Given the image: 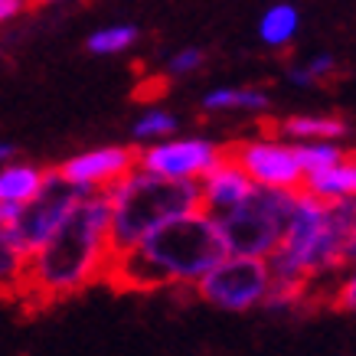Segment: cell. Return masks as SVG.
<instances>
[{
  "instance_id": "6da1fadb",
  "label": "cell",
  "mask_w": 356,
  "mask_h": 356,
  "mask_svg": "<svg viewBox=\"0 0 356 356\" xmlns=\"http://www.w3.org/2000/svg\"><path fill=\"white\" fill-rule=\"evenodd\" d=\"M108 255V193L92 190L79 196L43 245L30 252L17 304L23 314H43L92 284H102Z\"/></svg>"
},
{
  "instance_id": "7a4b0ae2",
  "label": "cell",
  "mask_w": 356,
  "mask_h": 356,
  "mask_svg": "<svg viewBox=\"0 0 356 356\" xmlns=\"http://www.w3.org/2000/svg\"><path fill=\"white\" fill-rule=\"evenodd\" d=\"M226 255L216 219L206 209H190L167 219L124 252H111L102 284L111 291H163L190 288L200 275Z\"/></svg>"
},
{
  "instance_id": "3957f363",
  "label": "cell",
  "mask_w": 356,
  "mask_h": 356,
  "mask_svg": "<svg viewBox=\"0 0 356 356\" xmlns=\"http://www.w3.org/2000/svg\"><path fill=\"white\" fill-rule=\"evenodd\" d=\"M108 245L124 252L167 219L200 206V180H167L134 167L108 190Z\"/></svg>"
},
{
  "instance_id": "277c9868",
  "label": "cell",
  "mask_w": 356,
  "mask_h": 356,
  "mask_svg": "<svg viewBox=\"0 0 356 356\" xmlns=\"http://www.w3.org/2000/svg\"><path fill=\"white\" fill-rule=\"evenodd\" d=\"M294 200H298V190H275V186L255 184L245 200H238L232 209L216 216L226 252L268 259L288 232Z\"/></svg>"
},
{
  "instance_id": "5b68a950",
  "label": "cell",
  "mask_w": 356,
  "mask_h": 356,
  "mask_svg": "<svg viewBox=\"0 0 356 356\" xmlns=\"http://www.w3.org/2000/svg\"><path fill=\"white\" fill-rule=\"evenodd\" d=\"M271 288L268 259L259 255H232L226 252L213 268L200 275L190 284V291L209 307L229 314H245L252 307H261Z\"/></svg>"
},
{
  "instance_id": "8992f818",
  "label": "cell",
  "mask_w": 356,
  "mask_h": 356,
  "mask_svg": "<svg viewBox=\"0 0 356 356\" xmlns=\"http://www.w3.org/2000/svg\"><path fill=\"white\" fill-rule=\"evenodd\" d=\"M229 161H236L242 170L252 177V184L275 186V190H301L304 186V167L298 161L294 147L281 144L275 138H248L222 147Z\"/></svg>"
},
{
  "instance_id": "52a82bcc",
  "label": "cell",
  "mask_w": 356,
  "mask_h": 356,
  "mask_svg": "<svg viewBox=\"0 0 356 356\" xmlns=\"http://www.w3.org/2000/svg\"><path fill=\"white\" fill-rule=\"evenodd\" d=\"M79 196H82L79 186L65 184L59 173L49 170L43 190L33 196V200H26V203L20 206V213L13 216V222L7 226L10 229V236L17 238L26 252L40 248L46 242V236H49V232L65 219V213L79 203Z\"/></svg>"
},
{
  "instance_id": "ba28073f",
  "label": "cell",
  "mask_w": 356,
  "mask_h": 356,
  "mask_svg": "<svg viewBox=\"0 0 356 356\" xmlns=\"http://www.w3.org/2000/svg\"><path fill=\"white\" fill-rule=\"evenodd\" d=\"M222 157V147L206 138L161 140L154 147L138 151V167L167 177V180H200Z\"/></svg>"
},
{
  "instance_id": "9c48e42d",
  "label": "cell",
  "mask_w": 356,
  "mask_h": 356,
  "mask_svg": "<svg viewBox=\"0 0 356 356\" xmlns=\"http://www.w3.org/2000/svg\"><path fill=\"white\" fill-rule=\"evenodd\" d=\"M138 167V151L134 147H95V151L76 154L53 167L65 184L79 186L82 193L92 190H108L111 184H118L128 170Z\"/></svg>"
},
{
  "instance_id": "30bf717a",
  "label": "cell",
  "mask_w": 356,
  "mask_h": 356,
  "mask_svg": "<svg viewBox=\"0 0 356 356\" xmlns=\"http://www.w3.org/2000/svg\"><path fill=\"white\" fill-rule=\"evenodd\" d=\"M252 177H248L236 161H229L226 154L219 157L209 170L200 177V209H206L216 219L219 213H226L238 200H245L252 193Z\"/></svg>"
},
{
  "instance_id": "8fae6325",
  "label": "cell",
  "mask_w": 356,
  "mask_h": 356,
  "mask_svg": "<svg viewBox=\"0 0 356 356\" xmlns=\"http://www.w3.org/2000/svg\"><path fill=\"white\" fill-rule=\"evenodd\" d=\"M265 138H291V140H334L346 134V121L330 115H291V118L259 121Z\"/></svg>"
},
{
  "instance_id": "7c38bea8",
  "label": "cell",
  "mask_w": 356,
  "mask_h": 356,
  "mask_svg": "<svg viewBox=\"0 0 356 356\" xmlns=\"http://www.w3.org/2000/svg\"><path fill=\"white\" fill-rule=\"evenodd\" d=\"M301 190H307L311 196L324 200V203L353 196V190H356V154H343V157L337 163H330V167L304 173Z\"/></svg>"
},
{
  "instance_id": "4fadbf2b",
  "label": "cell",
  "mask_w": 356,
  "mask_h": 356,
  "mask_svg": "<svg viewBox=\"0 0 356 356\" xmlns=\"http://www.w3.org/2000/svg\"><path fill=\"white\" fill-rule=\"evenodd\" d=\"M26 259H30V252L10 236V229L0 226V301H20Z\"/></svg>"
},
{
  "instance_id": "5bb4252c",
  "label": "cell",
  "mask_w": 356,
  "mask_h": 356,
  "mask_svg": "<svg viewBox=\"0 0 356 356\" xmlns=\"http://www.w3.org/2000/svg\"><path fill=\"white\" fill-rule=\"evenodd\" d=\"M49 167H36V163H10L0 167V203H17L23 206L26 200L43 190Z\"/></svg>"
},
{
  "instance_id": "9a60e30c",
  "label": "cell",
  "mask_w": 356,
  "mask_h": 356,
  "mask_svg": "<svg viewBox=\"0 0 356 356\" xmlns=\"http://www.w3.org/2000/svg\"><path fill=\"white\" fill-rule=\"evenodd\" d=\"M206 111H265L268 95L259 88H213L203 95Z\"/></svg>"
},
{
  "instance_id": "2e32d148",
  "label": "cell",
  "mask_w": 356,
  "mask_h": 356,
  "mask_svg": "<svg viewBox=\"0 0 356 356\" xmlns=\"http://www.w3.org/2000/svg\"><path fill=\"white\" fill-rule=\"evenodd\" d=\"M294 33H298V10H294L291 3H275V7H268L259 23L261 43L275 46V49L291 43Z\"/></svg>"
},
{
  "instance_id": "e0dca14e",
  "label": "cell",
  "mask_w": 356,
  "mask_h": 356,
  "mask_svg": "<svg viewBox=\"0 0 356 356\" xmlns=\"http://www.w3.org/2000/svg\"><path fill=\"white\" fill-rule=\"evenodd\" d=\"M134 40H138V26L118 23V26H105V30L92 33L86 40V49L92 56H115V53H124Z\"/></svg>"
},
{
  "instance_id": "ac0fdd59",
  "label": "cell",
  "mask_w": 356,
  "mask_h": 356,
  "mask_svg": "<svg viewBox=\"0 0 356 356\" xmlns=\"http://www.w3.org/2000/svg\"><path fill=\"white\" fill-rule=\"evenodd\" d=\"M294 154H298L304 173L321 170V167H330V163H337L340 157H343V151H340L337 144H330V140H304V144L294 147Z\"/></svg>"
},
{
  "instance_id": "d6986e66",
  "label": "cell",
  "mask_w": 356,
  "mask_h": 356,
  "mask_svg": "<svg viewBox=\"0 0 356 356\" xmlns=\"http://www.w3.org/2000/svg\"><path fill=\"white\" fill-rule=\"evenodd\" d=\"M177 131V118L170 111H161V108H151L147 115H140L134 121V138L138 140H157V138H167Z\"/></svg>"
},
{
  "instance_id": "ffe728a7",
  "label": "cell",
  "mask_w": 356,
  "mask_h": 356,
  "mask_svg": "<svg viewBox=\"0 0 356 356\" xmlns=\"http://www.w3.org/2000/svg\"><path fill=\"white\" fill-rule=\"evenodd\" d=\"M327 304H330L334 311L356 314V265L343 268V275L334 281V288L327 294Z\"/></svg>"
},
{
  "instance_id": "44dd1931",
  "label": "cell",
  "mask_w": 356,
  "mask_h": 356,
  "mask_svg": "<svg viewBox=\"0 0 356 356\" xmlns=\"http://www.w3.org/2000/svg\"><path fill=\"white\" fill-rule=\"evenodd\" d=\"M334 72H337V59L330 53H324V56H317V59H311L304 69H291V82H298V86H314V82L330 79Z\"/></svg>"
},
{
  "instance_id": "7402d4cb",
  "label": "cell",
  "mask_w": 356,
  "mask_h": 356,
  "mask_svg": "<svg viewBox=\"0 0 356 356\" xmlns=\"http://www.w3.org/2000/svg\"><path fill=\"white\" fill-rule=\"evenodd\" d=\"M203 63H206L203 49H180V53L170 56V63H167V76H170V79L190 76V72H196Z\"/></svg>"
},
{
  "instance_id": "603a6c76",
  "label": "cell",
  "mask_w": 356,
  "mask_h": 356,
  "mask_svg": "<svg viewBox=\"0 0 356 356\" xmlns=\"http://www.w3.org/2000/svg\"><path fill=\"white\" fill-rule=\"evenodd\" d=\"M26 7H30V0H0V26L10 23L13 17H20Z\"/></svg>"
},
{
  "instance_id": "cb8c5ba5",
  "label": "cell",
  "mask_w": 356,
  "mask_h": 356,
  "mask_svg": "<svg viewBox=\"0 0 356 356\" xmlns=\"http://www.w3.org/2000/svg\"><path fill=\"white\" fill-rule=\"evenodd\" d=\"M13 154H17V147H13V144H0V167H3L7 161H10Z\"/></svg>"
},
{
  "instance_id": "d4e9b609",
  "label": "cell",
  "mask_w": 356,
  "mask_h": 356,
  "mask_svg": "<svg viewBox=\"0 0 356 356\" xmlns=\"http://www.w3.org/2000/svg\"><path fill=\"white\" fill-rule=\"evenodd\" d=\"M30 3H36V7H43V3H56V0H30Z\"/></svg>"
},
{
  "instance_id": "484cf974",
  "label": "cell",
  "mask_w": 356,
  "mask_h": 356,
  "mask_svg": "<svg viewBox=\"0 0 356 356\" xmlns=\"http://www.w3.org/2000/svg\"><path fill=\"white\" fill-rule=\"evenodd\" d=\"M353 200H356V190H353Z\"/></svg>"
}]
</instances>
